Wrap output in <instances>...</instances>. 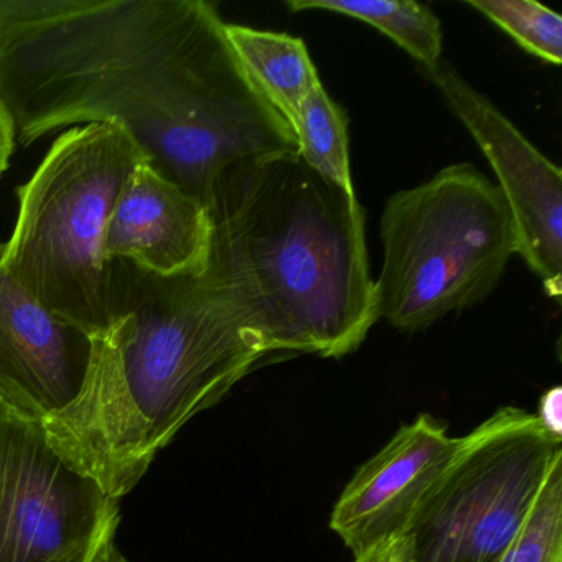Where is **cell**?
<instances>
[{"mask_svg":"<svg viewBox=\"0 0 562 562\" xmlns=\"http://www.w3.org/2000/svg\"><path fill=\"white\" fill-rule=\"evenodd\" d=\"M205 0H0V97L18 144L113 124L209 205L229 164L295 150Z\"/></svg>","mask_w":562,"mask_h":562,"instance_id":"obj_1","label":"cell"},{"mask_svg":"<svg viewBox=\"0 0 562 562\" xmlns=\"http://www.w3.org/2000/svg\"><path fill=\"white\" fill-rule=\"evenodd\" d=\"M202 272L268 357L353 353L378 318L364 213L295 150L236 160L213 183Z\"/></svg>","mask_w":562,"mask_h":562,"instance_id":"obj_2","label":"cell"},{"mask_svg":"<svg viewBox=\"0 0 562 562\" xmlns=\"http://www.w3.org/2000/svg\"><path fill=\"white\" fill-rule=\"evenodd\" d=\"M137 274L121 279L116 269L120 317L88 338L77 396L42 420L52 447L116 499L193 416L268 358L205 276Z\"/></svg>","mask_w":562,"mask_h":562,"instance_id":"obj_3","label":"cell"},{"mask_svg":"<svg viewBox=\"0 0 562 562\" xmlns=\"http://www.w3.org/2000/svg\"><path fill=\"white\" fill-rule=\"evenodd\" d=\"M144 159L113 124L71 127L18 189V220L0 266L88 338L120 317L116 262L104 255V236L121 189Z\"/></svg>","mask_w":562,"mask_h":562,"instance_id":"obj_4","label":"cell"},{"mask_svg":"<svg viewBox=\"0 0 562 562\" xmlns=\"http://www.w3.org/2000/svg\"><path fill=\"white\" fill-rule=\"evenodd\" d=\"M380 233L378 318L407 334L488 297L519 255L502 192L472 164H453L394 193Z\"/></svg>","mask_w":562,"mask_h":562,"instance_id":"obj_5","label":"cell"},{"mask_svg":"<svg viewBox=\"0 0 562 562\" xmlns=\"http://www.w3.org/2000/svg\"><path fill=\"white\" fill-rule=\"evenodd\" d=\"M562 437L536 414L502 407L469 436L407 529V562H499L542 485Z\"/></svg>","mask_w":562,"mask_h":562,"instance_id":"obj_6","label":"cell"},{"mask_svg":"<svg viewBox=\"0 0 562 562\" xmlns=\"http://www.w3.org/2000/svg\"><path fill=\"white\" fill-rule=\"evenodd\" d=\"M120 499L52 447L42 420L0 403V562H93Z\"/></svg>","mask_w":562,"mask_h":562,"instance_id":"obj_7","label":"cell"},{"mask_svg":"<svg viewBox=\"0 0 562 562\" xmlns=\"http://www.w3.org/2000/svg\"><path fill=\"white\" fill-rule=\"evenodd\" d=\"M498 179L515 220L519 256L549 297L562 294V172L446 60L424 68Z\"/></svg>","mask_w":562,"mask_h":562,"instance_id":"obj_8","label":"cell"},{"mask_svg":"<svg viewBox=\"0 0 562 562\" xmlns=\"http://www.w3.org/2000/svg\"><path fill=\"white\" fill-rule=\"evenodd\" d=\"M462 446L429 414L401 427L345 486L330 528L355 558L404 536Z\"/></svg>","mask_w":562,"mask_h":562,"instance_id":"obj_9","label":"cell"},{"mask_svg":"<svg viewBox=\"0 0 562 562\" xmlns=\"http://www.w3.org/2000/svg\"><path fill=\"white\" fill-rule=\"evenodd\" d=\"M88 355L87 335L52 314L0 266V403L47 419L77 396Z\"/></svg>","mask_w":562,"mask_h":562,"instance_id":"obj_10","label":"cell"},{"mask_svg":"<svg viewBox=\"0 0 562 562\" xmlns=\"http://www.w3.org/2000/svg\"><path fill=\"white\" fill-rule=\"evenodd\" d=\"M209 209L159 172L137 164L108 222L104 255L157 279L200 276L209 261Z\"/></svg>","mask_w":562,"mask_h":562,"instance_id":"obj_11","label":"cell"},{"mask_svg":"<svg viewBox=\"0 0 562 562\" xmlns=\"http://www.w3.org/2000/svg\"><path fill=\"white\" fill-rule=\"evenodd\" d=\"M225 31L256 90L292 130L302 104L322 85L302 38L236 24Z\"/></svg>","mask_w":562,"mask_h":562,"instance_id":"obj_12","label":"cell"},{"mask_svg":"<svg viewBox=\"0 0 562 562\" xmlns=\"http://www.w3.org/2000/svg\"><path fill=\"white\" fill-rule=\"evenodd\" d=\"M291 12L324 11L357 19L400 45L423 68L442 60V27L426 5L414 0H288Z\"/></svg>","mask_w":562,"mask_h":562,"instance_id":"obj_13","label":"cell"},{"mask_svg":"<svg viewBox=\"0 0 562 562\" xmlns=\"http://www.w3.org/2000/svg\"><path fill=\"white\" fill-rule=\"evenodd\" d=\"M295 153L328 182L355 192L348 154V120L324 85L305 100L292 124Z\"/></svg>","mask_w":562,"mask_h":562,"instance_id":"obj_14","label":"cell"},{"mask_svg":"<svg viewBox=\"0 0 562 562\" xmlns=\"http://www.w3.org/2000/svg\"><path fill=\"white\" fill-rule=\"evenodd\" d=\"M528 54L546 64H562V19L532 0H467Z\"/></svg>","mask_w":562,"mask_h":562,"instance_id":"obj_15","label":"cell"},{"mask_svg":"<svg viewBox=\"0 0 562 562\" xmlns=\"http://www.w3.org/2000/svg\"><path fill=\"white\" fill-rule=\"evenodd\" d=\"M499 562H562V462L549 473L521 531Z\"/></svg>","mask_w":562,"mask_h":562,"instance_id":"obj_16","label":"cell"},{"mask_svg":"<svg viewBox=\"0 0 562 562\" xmlns=\"http://www.w3.org/2000/svg\"><path fill=\"white\" fill-rule=\"evenodd\" d=\"M18 133L11 111L0 97V180L11 167L12 157L18 149Z\"/></svg>","mask_w":562,"mask_h":562,"instance_id":"obj_17","label":"cell"},{"mask_svg":"<svg viewBox=\"0 0 562 562\" xmlns=\"http://www.w3.org/2000/svg\"><path fill=\"white\" fill-rule=\"evenodd\" d=\"M353 562H407V538L390 539L355 558Z\"/></svg>","mask_w":562,"mask_h":562,"instance_id":"obj_18","label":"cell"},{"mask_svg":"<svg viewBox=\"0 0 562 562\" xmlns=\"http://www.w3.org/2000/svg\"><path fill=\"white\" fill-rule=\"evenodd\" d=\"M541 420L542 426L554 434V436L562 437V391L561 387L555 386L549 390L542 396L541 404H539V413L536 414Z\"/></svg>","mask_w":562,"mask_h":562,"instance_id":"obj_19","label":"cell"},{"mask_svg":"<svg viewBox=\"0 0 562 562\" xmlns=\"http://www.w3.org/2000/svg\"><path fill=\"white\" fill-rule=\"evenodd\" d=\"M93 562H130L126 559V555L116 548L114 541L108 542L101 548V551L98 552L97 558H94Z\"/></svg>","mask_w":562,"mask_h":562,"instance_id":"obj_20","label":"cell"}]
</instances>
